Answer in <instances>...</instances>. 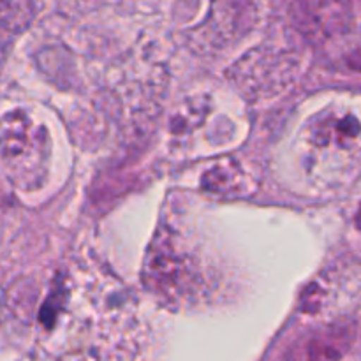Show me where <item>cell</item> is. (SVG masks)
<instances>
[{
    "mask_svg": "<svg viewBox=\"0 0 361 361\" xmlns=\"http://www.w3.org/2000/svg\"><path fill=\"white\" fill-rule=\"evenodd\" d=\"M32 20V0H0V63L6 59L14 39L27 30Z\"/></svg>",
    "mask_w": 361,
    "mask_h": 361,
    "instance_id": "obj_2",
    "label": "cell"
},
{
    "mask_svg": "<svg viewBox=\"0 0 361 361\" xmlns=\"http://www.w3.org/2000/svg\"><path fill=\"white\" fill-rule=\"evenodd\" d=\"M46 133L25 113L13 111L0 120V155L4 162L18 169L23 182L35 183L46 159Z\"/></svg>",
    "mask_w": 361,
    "mask_h": 361,
    "instance_id": "obj_1",
    "label": "cell"
}]
</instances>
